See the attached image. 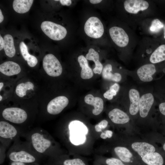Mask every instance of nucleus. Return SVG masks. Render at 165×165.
Here are the masks:
<instances>
[{"label":"nucleus","mask_w":165,"mask_h":165,"mask_svg":"<svg viewBox=\"0 0 165 165\" xmlns=\"http://www.w3.org/2000/svg\"><path fill=\"white\" fill-rule=\"evenodd\" d=\"M102 1L101 0H90V2L93 4H97Z\"/></svg>","instance_id":"obj_40"},{"label":"nucleus","mask_w":165,"mask_h":165,"mask_svg":"<svg viewBox=\"0 0 165 165\" xmlns=\"http://www.w3.org/2000/svg\"><path fill=\"white\" fill-rule=\"evenodd\" d=\"M59 1L63 5L69 6L71 5L72 3V1L70 0H61Z\"/></svg>","instance_id":"obj_37"},{"label":"nucleus","mask_w":165,"mask_h":165,"mask_svg":"<svg viewBox=\"0 0 165 165\" xmlns=\"http://www.w3.org/2000/svg\"><path fill=\"white\" fill-rule=\"evenodd\" d=\"M109 33L113 42L120 47H124L127 45L129 41V37L122 28L113 27L109 30Z\"/></svg>","instance_id":"obj_13"},{"label":"nucleus","mask_w":165,"mask_h":165,"mask_svg":"<svg viewBox=\"0 0 165 165\" xmlns=\"http://www.w3.org/2000/svg\"><path fill=\"white\" fill-rule=\"evenodd\" d=\"M38 156L26 151L21 150L10 152L8 157L12 162L35 163H37L39 160Z\"/></svg>","instance_id":"obj_8"},{"label":"nucleus","mask_w":165,"mask_h":165,"mask_svg":"<svg viewBox=\"0 0 165 165\" xmlns=\"http://www.w3.org/2000/svg\"><path fill=\"white\" fill-rule=\"evenodd\" d=\"M34 84L30 81L21 83L16 86L15 92L16 94L20 97H23L26 95V92L28 90H34Z\"/></svg>","instance_id":"obj_29"},{"label":"nucleus","mask_w":165,"mask_h":165,"mask_svg":"<svg viewBox=\"0 0 165 165\" xmlns=\"http://www.w3.org/2000/svg\"><path fill=\"white\" fill-rule=\"evenodd\" d=\"M20 48L21 54L25 61H28L32 56L28 53V47L23 42L20 43Z\"/></svg>","instance_id":"obj_31"},{"label":"nucleus","mask_w":165,"mask_h":165,"mask_svg":"<svg viewBox=\"0 0 165 165\" xmlns=\"http://www.w3.org/2000/svg\"><path fill=\"white\" fill-rule=\"evenodd\" d=\"M31 144L37 154L48 155L52 157L50 151L55 147V143L53 139L46 137L40 132H35L30 137Z\"/></svg>","instance_id":"obj_2"},{"label":"nucleus","mask_w":165,"mask_h":165,"mask_svg":"<svg viewBox=\"0 0 165 165\" xmlns=\"http://www.w3.org/2000/svg\"><path fill=\"white\" fill-rule=\"evenodd\" d=\"M61 137L70 153L74 155H88L92 152L96 139L99 138L94 126L80 120L70 121L61 126Z\"/></svg>","instance_id":"obj_1"},{"label":"nucleus","mask_w":165,"mask_h":165,"mask_svg":"<svg viewBox=\"0 0 165 165\" xmlns=\"http://www.w3.org/2000/svg\"><path fill=\"white\" fill-rule=\"evenodd\" d=\"M159 109L160 113L165 115V102L162 103L160 104Z\"/></svg>","instance_id":"obj_35"},{"label":"nucleus","mask_w":165,"mask_h":165,"mask_svg":"<svg viewBox=\"0 0 165 165\" xmlns=\"http://www.w3.org/2000/svg\"><path fill=\"white\" fill-rule=\"evenodd\" d=\"M43 32L50 38L54 40H60L66 36V29L62 26L50 21H44L41 25Z\"/></svg>","instance_id":"obj_3"},{"label":"nucleus","mask_w":165,"mask_h":165,"mask_svg":"<svg viewBox=\"0 0 165 165\" xmlns=\"http://www.w3.org/2000/svg\"><path fill=\"white\" fill-rule=\"evenodd\" d=\"M112 154L116 158L126 164H131L134 160V154L128 147L117 144L111 149Z\"/></svg>","instance_id":"obj_9"},{"label":"nucleus","mask_w":165,"mask_h":165,"mask_svg":"<svg viewBox=\"0 0 165 165\" xmlns=\"http://www.w3.org/2000/svg\"><path fill=\"white\" fill-rule=\"evenodd\" d=\"M129 96L130 102L129 112L131 115L134 116L137 115L139 111V93L137 90L132 89L129 91Z\"/></svg>","instance_id":"obj_19"},{"label":"nucleus","mask_w":165,"mask_h":165,"mask_svg":"<svg viewBox=\"0 0 165 165\" xmlns=\"http://www.w3.org/2000/svg\"><path fill=\"white\" fill-rule=\"evenodd\" d=\"M85 102L87 104L93 106L94 108L92 112L95 116L99 115L104 109V102L101 98L94 97L92 94L87 95L84 98Z\"/></svg>","instance_id":"obj_16"},{"label":"nucleus","mask_w":165,"mask_h":165,"mask_svg":"<svg viewBox=\"0 0 165 165\" xmlns=\"http://www.w3.org/2000/svg\"><path fill=\"white\" fill-rule=\"evenodd\" d=\"M93 165H106L97 163L94 161Z\"/></svg>","instance_id":"obj_42"},{"label":"nucleus","mask_w":165,"mask_h":165,"mask_svg":"<svg viewBox=\"0 0 165 165\" xmlns=\"http://www.w3.org/2000/svg\"><path fill=\"white\" fill-rule=\"evenodd\" d=\"M163 27V24L160 20L156 19L152 21L149 30L152 32L157 33L160 31Z\"/></svg>","instance_id":"obj_30"},{"label":"nucleus","mask_w":165,"mask_h":165,"mask_svg":"<svg viewBox=\"0 0 165 165\" xmlns=\"http://www.w3.org/2000/svg\"><path fill=\"white\" fill-rule=\"evenodd\" d=\"M141 158L146 165H163L164 163L162 156L156 151L148 154Z\"/></svg>","instance_id":"obj_21"},{"label":"nucleus","mask_w":165,"mask_h":165,"mask_svg":"<svg viewBox=\"0 0 165 165\" xmlns=\"http://www.w3.org/2000/svg\"><path fill=\"white\" fill-rule=\"evenodd\" d=\"M33 163H27L20 162H15L11 161L10 165H31ZM34 165H39L38 163L35 164Z\"/></svg>","instance_id":"obj_36"},{"label":"nucleus","mask_w":165,"mask_h":165,"mask_svg":"<svg viewBox=\"0 0 165 165\" xmlns=\"http://www.w3.org/2000/svg\"><path fill=\"white\" fill-rule=\"evenodd\" d=\"M4 20L3 16L2 14V13L1 9H0V23L2 22Z\"/></svg>","instance_id":"obj_41"},{"label":"nucleus","mask_w":165,"mask_h":165,"mask_svg":"<svg viewBox=\"0 0 165 165\" xmlns=\"http://www.w3.org/2000/svg\"><path fill=\"white\" fill-rule=\"evenodd\" d=\"M2 115L6 120L17 124L23 123L28 117L26 112L17 107H10L5 109L2 111Z\"/></svg>","instance_id":"obj_6"},{"label":"nucleus","mask_w":165,"mask_h":165,"mask_svg":"<svg viewBox=\"0 0 165 165\" xmlns=\"http://www.w3.org/2000/svg\"><path fill=\"white\" fill-rule=\"evenodd\" d=\"M108 117L113 124L118 127H125L130 122V119L129 116L123 110L114 108L110 111Z\"/></svg>","instance_id":"obj_11"},{"label":"nucleus","mask_w":165,"mask_h":165,"mask_svg":"<svg viewBox=\"0 0 165 165\" xmlns=\"http://www.w3.org/2000/svg\"><path fill=\"white\" fill-rule=\"evenodd\" d=\"M125 10L132 14H136L139 11L147 9L148 7V3L143 0H127L124 3Z\"/></svg>","instance_id":"obj_15"},{"label":"nucleus","mask_w":165,"mask_h":165,"mask_svg":"<svg viewBox=\"0 0 165 165\" xmlns=\"http://www.w3.org/2000/svg\"><path fill=\"white\" fill-rule=\"evenodd\" d=\"M117 93L114 90L110 88L109 90L104 93L103 96L105 98L111 100L113 98V96L116 95Z\"/></svg>","instance_id":"obj_32"},{"label":"nucleus","mask_w":165,"mask_h":165,"mask_svg":"<svg viewBox=\"0 0 165 165\" xmlns=\"http://www.w3.org/2000/svg\"><path fill=\"white\" fill-rule=\"evenodd\" d=\"M49 165H89L87 161L80 156L75 155L73 158L62 154L50 158Z\"/></svg>","instance_id":"obj_7"},{"label":"nucleus","mask_w":165,"mask_h":165,"mask_svg":"<svg viewBox=\"0 0 165 165\" xmlns=\"http://www.w3.org/2000/svg\"><path fill=\"white\" fill-rule=\"evenodd\" d=\"M164 38H165V32H164Z\"/></svg>","instance_id":"obj_46"},{"label":"nucleus","mask_w":165,"mask_h":165,"mask_svg":"<svg viewBox=\"0 0 165 165\" xmlns=\"http://www.w3.org/2000/svg\"><path fill=\"white\" fill-rule=\"evenodd\" d=\"M33 2V0H14L13 2V8L17 13H25L29 11Z\"/></svg>","instance_id":"obj_24"},{"label":"nucleus","mask_w":165,"mask_h":165,"mask_svg":"<svg viewBox=\"0 0 165 165\" xmlns=\"http://www.w3.org/2000/svg\"><path fill=\"white\" fill-rule=\"evenodd\" d=\"M154 101L152 94L147 93L143 95L140 98L139 104V113L142 118L146 117Z\"/></svg>","instance_id":"obj_14"},{"label":"nucleus","mask_w":165,"mask_h":165,"mask_svg":"<svg viewBox=\"0 0 165 165\" xmlns=\"http://www.w3.org/2000/svg\"><path fill=\"white\" fill-rule=\"evenodd\" d=\"M150 61L155 64L165 60V45L158 47L152 53L150 57Z\"/></svg>","instance_id":"obj_27"},{"label":"nucleus","mask_w":165,"mask_h":165,"mask_svg":"<svg viewBox=\"0 0 165 165\" xmlns=\"http://www.w3.org/2000/svg\"><path fill=\"white\" fill-rule=\"evenodd\" d=\"M110 88L114 90L117 93L119 89V86L117 83H115L111 86Z\"/></svg>","instance_id":"obj_38"},{"label":"nucleus","mask_w":165,"mask_h":165,"mask_svg":"<svg viewBox=\"0 0 165 165\" xmlns=\"http://www.w3.org/2000/svg\"><path fill=\"white\" fill-rule=\"evenodd\" d=\"M2 97L0 95V101H1L2 100Z\"/></svg>","instance_id":"obj_45"},{"label":"nucleus","mask_w":165,"mask_h":165,"mask_svg":"<svg viewBox=\"0 0 165 165\" xmlns=\"http://www.w3.org/2000/svg\"><path fill=\"white\" fill-rule=\"evenodd\" d=\"M128 147L140 158L149 153L155 152L156 148L151 143L146 141H131Z\"/></svg>","instance_id":"obj_10"},{"label":"nucleus","mask_w":165,"mask_h":165,"mask_svg":"<svg viewBox=\"0 0 165 165\" xmlns=\"http://www.w3.org/2000/svg\"><path fill=\"white\" fill-rule=\"evenodd\" d=\"M163 148L164 150L165 151V142L164 143L163 145Z\"/></svg>","instance_id":"obj_44"},{"label":"nucleus","mask_w":165,"mask_h":165,"mask_svg":"<svg viewBox=\"0 0 165 165\" xmlns=\"http://www.w3.org/2000/svg\"><path fill=\"white\" fill-rule=\"evenodd\" d=\"M4 49L6 54L9 57H13L16 53L13 39L12 36L9 34L5 35L4 37Z\"/></svg>","instance_id":"obj_25"},{"label":"nucleus","mask_w":165,"mask_h":165,"mask_svg":"<svg viewBox=\"0 0 165 165\" xmlns=\"http://www.w3.org/2000/svg\"><path fill=\"white\" fill-rule=\"evenodd\" d=\"M4 41L1 36L0 35V50H2L4 48Z\"/></svg>","instance_id":"obj_39"},{"label":"nucleus","mask_w":165,"mask_h":165,"mask_svg":"<svg viewBox=\"0 0 165 165\" xmlns=\"http://www.w3.org/2000/svg\"><path fill=\"white\" fill-rule=\"evenodd\" d=\"M85 33L88 36L97 38L101 37L104 32V28L100 20L95 16L90 17L84 26Z\"/></svg>","instance_id":"obj_5"},{"label":"nucleus","mask_w":165,"mask_h":165,"mask_svg":"<svg viewBox=\"0 0 165 165\" xmlns=\"http://www.w3.org/2000/svg\"><path fill=\"white\" fill-rule=\"evenodd\" d=\"M42 64L45 71L50 76L57 77L62 73V66L58 59L53 54L46 55L43 59Z\"/></svg>","instance_id":"obj_4"},{"label":"nucleus","mask_w":165,"mask_h":165,"mask_svg":"<svg viewBox=\"0 0 165 165\" xmlns=\"http://www.w3.org/2000/svg\"><path fill=\"white\" fill-rule=\"evenodd\" d=\"M112 70V67L111 64H108L106 65L102 72V77L105 79L116 82H119L122 79L121 75L118 73L112 74L111 72Z\"/></svg>","instance_id":"obj_26"},{"label":"nucleus","mask_w":165,"mask_h":165,"mask_svg":"<svg viewBox=\"0 0 165 165\" xmlns=\"http://www.w3.org/2000/svg\"><path fill=\"white\" fill-rule=\"evenodd\" d=\"M4 85V84L2 82H0V90L1 91Z\"/></svg>","instance_id":"obj_43"},{"label":"nucleus","mask_w":165,"mask_h":165,"mask_svg":"<svg viewBox=\"0 0 165 165\" xmlns=\"http://www.w3.org/2000/svg\"><path fill=\"white\" fill-rule=\"evenodd\" d=\"M155 66L152 64H147L139 68L137 73L140 80L143 82H148L153 79L152 75L156 72Z\"/></svg>","instance_id":"obj_17"},{"label":"nucleus","mask_w":165,"mask_h":165,"mask_svg":"<svg viewBox=\"0 0 165 165\" xmlns=\"http://www.w3.org/2000/svg\"><path fill=\"white\" fill-rule=\"evenodd\" d=\"M78 61L82 69L80 75L83 79H89L92 77L93 72L89 66L87 60L83 55L79 56L78 58Z\"/></svg>","instance_id":"obj_22"},{"label":"nucleus","mask_w":165,"mask_h":165,"mask_svg":"<svg viewBox=\"0 0 165 165\" xmlns=\"http://www.w3.org/2000/svg\"><path fill=\"white\" fill-rule=\"evenodd\" d=\"M0 71L5 75L10 76L20 73L21 68L16 63L12 61H8L0 64Z\"/></svg>","instance_id":"obj_20"},{"label":"nucleus","mask_w":165,"mask_h":165,"mask_svg":"<svg viewBox=\"0 0 165 165\" xmlns=\"http://www.w3.org/2000/svg\"><path fill=\"white\" fill-rule=\"evenodd\" d=\"M69 100L66 97L61 96L51 100L47 107V112L52 115L60 113L68 105Z\"/></svg>","instance_id":"obj_12"},{"label":"nucleus","mask_w":165,"mask_h":165,"mask_svg":"<svg viewBox=\"0 0 165 165\" xmlns=\"http://www.w3.org/2000/svg\"><path fill=\"white\" fill-rule=\"evenodd\" d=\"M85 57L87 60H91L94 61L95 64V67L93 71L95 74H100L101 73L103 66L99 61V55L97 52L93 48L89 49L88 53L86 54Z\"/></svg>","instance_id":"obj_23"},{"label":"nucleus","mask_w":165,"mask_h":165,"mask_svg":"<svg viewBox=\"0 0 165 165\" xmlns=\"http://www.w3.org/2000/svg\"><path fill=\"white\" fill-rule=\"evenodd\" d=\"M16 128L9 123L2 121L0 122V137L2 138L12 139L17 134Z\"/></svg>","instance_id":"obj_18"},{"label":"nucleus","mask_w":165,"mask_h":165,"mask_svg":"<svg viewBox=\"0 0 165 165\" xmlns=\"http://www.w3.org/2000/svg\"><path fill=\"white\" fill-rule=\"evenodd\" d=\"M97 124L103 131L107 129L108 125V122L106 119H103L101 120Z\"/></svg>","instance_id":"obj_33"},{"label":"nucleus","mask_w":165,"mask_h":165,"mask_svg":"<svg viewBox=\"0 0 165 165\" xmlns=\"http://www.w3.org/2000/svg\"><path fill=\"white\" fill-rule=\"evenodd\" d=\"M104 131L105 133L107 139H111L113 137V133L112 130L106 129L104 130Z\"/></svg>","instance_id":"obj_34"},{"label":"nucleus","mask_w":165,"mask_h":165,"mask_svg":"<svg viewBox=\"0 0 165 165\" xmlns=\"http://www.w3.org/2000/svg\"><path fill=\"white\" fill-rule=\"evenodd\" d=\"M94 161L106 165H127L116 158H106L99 155H97L95 156Z\"/></svg>","instance_id":"obj_28"}]
</instances>
